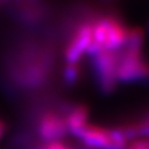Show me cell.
Wrapping results in <instances>:
<instances>
[{"label":"cell","mask_w":149,"mask_h":149,"mask_svg":"<svg viewBox=\"0 0 149 149\" xmlns=\"http://www.w3.org/2000/svg\"><path fill=\"white\" fill-rule=\"evenodd\" d=\"M128 29L113 17L102 18L93 24V42L102 50L117 52L125 48Z\"/></svg>","instance_id":"2"},{"label":"cell","mask_w":149,"mask_h":149,"mask_svg":"<svg viewBox=\"0 0 149 149\" xmlns=\"http://www.w3.org/2000/svg\"><path fill=\"white\" fill-rule=\"evenodd\" d=\"M88 108L84 105H74L64 113L69 134L76 136L88 124Z\"/></svg>","instance_id":"7"},{"label":"cell","mask_w":149,"mask_h":149,"mask_svg":"<svg viewBox=\"0 0 149 149\" xmlns=\"http://www.w3.org/2000/svg\"><path fill=\"white\" fill-rule=\"evenodd\" d=\"M127 149H149V140L147 139L135 140L128 146Z\"/></svg>","instance_id":"11"},{"label":"cell","mask_w":149,"mask_h":149,"mask_svg":"<svg viewBox=\"0 0 149 149\" xmlns=\"http://www.w3.org/2000/svg\"><path fill=\"white\" fill-rule=\"evenodd\" d=\"M37 133L42 143L62 140L69 134L64 114L52 111L42 114L38 120Z\"/></svg>","instance_id":"5"},{"label":"cell","mask_w":149,"mask_h":149,"mask_svg":"<svg viewBox=\"0 0 149 149\" xmlns=\"http://www.w3.org/2000/svg\"><path fill=\"white\" fill-rule=\"evenodd\" d=\"M79 75H80V70L77 64H68L63 74L65 84L69 86L74 85L76 81L79 80Z\"/></svg>","instance_id":"9"},{"label":"cell","mask_w":149,"mask_h":149,"mask_svg":"<svg viewBox=\"0 0 149 149\" xmlns=\"http://www.w3.org/2000/svg\"><path fill=\"white\" fill-rule=\"evenodd\" d=\"M41 149H74L71 146L66 145L62 140L52 141V143H43L41 145Z\"/></svg>","instance_id":"10"},{"label":"cell","mask_w":149,"mask_h":149,"mask_svg":"<svg viewBox=\"0 0 149 149\" xmlns=\"http://www.w3.org/2000/svg\"><path fill=\"white\" fill-rule=\"evenodd\" d=\"M93 42V24L83 23L75 32L72 41L65 51V60L68 64H77L86 53L87 49Z\"/></svg>","instance_id":"6"},{"label":"cell","mask_w":149,"mask_h":149,"mask_svg":"<svg viewBox=\"0 0 149 149\" xmlns=\"http://www.w3.org/2000/svg\"><path fill=\"white\" fill-rule=\"evenodd\" d=\"M117 80L118 83L149 81V64L145 61L143 53L124 50L123 54H119Z\"/></svg>","instance_id":"4"},{"label":"cell","mask_w":149,"mask_h":149,"mask_svg":"<svg viewBox=\"0 0 149 149\" xmlns=\"http://www.w3.org/2000/svg\"><path fill=\"white\" fill-rule=\"evenodd\" d=\"M119 54L117 52L103 50L92 56L93 69L95 72L96 81L102 92L109 94L116 88L118 84L117 66Z\"/></svg>","instance_id":"3"},{"label":"cell","mask_w":149,"mask_h":149,"mask_svg":"<svg viewBox=\"0 0 149 149\" xmlns=\"http://www.w3.org/2000/svg\"><path fill=\"white\" fill-rule=\"evenodd\" d=\"M80 149H92V148H88V147H86V146H82Z\"/></svg>","instance_id":"13"},{"label":"cell","mask_w":149,"mask_h":149,"mask_svg":"<svg viewBox=\"0 0 149 149\" xmlns=\"http://www.w3.org/2000/svg\"><path fill=\"white\" fill-rule=\"evenodd\" d=\"M5 130H6V125L3 124V122L0 120V139L2 138V136L5 134Z\"/></svg>","instance_id":"12"},{"label":"cell","mask_w":149,"mask_h":149,"mask_svg":"<svg viewBox=\"0 0 149 149\" xmlns=\"http://www.w3.org/2000/svg\"><path fill=\"white\" fill-rule=\"evenodd\" d=\"M83 146L92 149H127L128 140L122 128H105L87 124L75 136Z\"/></svg>","instance_id":"1"},{"label":"cell","mask_w":149,"mask_h":149,"mask_svg":"<svg viewBox=\"0 0 149 149\" xmlns=\"http://www.w3.org/2000/svg\"><path fill=\"white\" fill-rule=\"evenodd\" d=\"M145 41L144 31L139 28L128 29L127 40L125 44V50L129 52H136V53H143V45Z\"/></svg>","instance_id":"8"}]
</instances>
